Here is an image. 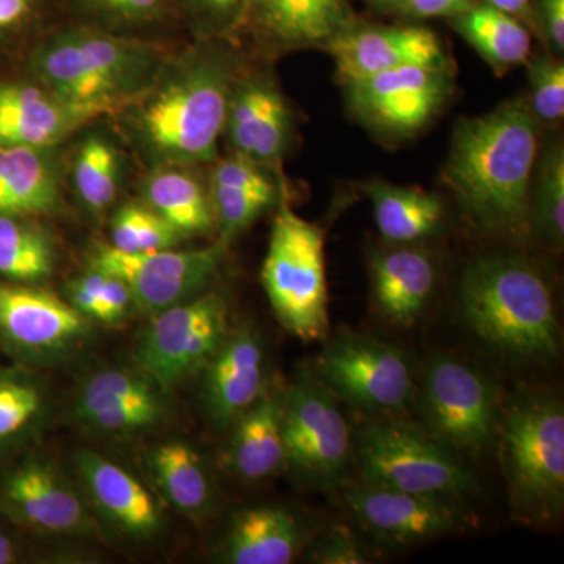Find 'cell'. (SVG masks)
Listing matches in <instances>:
<instances>
[{"instance_id": "obj_18", "label": "cell", "mask_w": 564, "mask_h": 564, "mask_svg": "<svg viewBox=\"0 0 564 564\" xmlns=\"http://www.w3.org/2000/svg\"><path fill=\"white\" fill-rule=\"evenodd\" d=\"M99 117L101 110L65 101L39 82H0V147L50 151Z\"/></svg>"}, {"instance_id": "obj_14", "label": "cell", "mask_w": 564, "mask_h": 564, "mask_svg": "<svg viewBox=\"0 0 564 564\" xmlns=\"http://www.w3.org/2000/svg\"><path fill=\"white\" fill-rule=\"evenodd\" d=\"M364 529L391 545H413L455 532L463 522L455 499L362 484L345 492Z\"/></svg>"}, {"instance_id": "obj_1", "label": "cell", "mask_w": 564, "mask_h": 564, "mask_svg": "<svg viewBox=\"0 0 564 564\" xmlns=\"http://www.w3.org/2000/svg\"><path fill=\"white\" fill-rule=\"evenodd\" d=\"M536 155L533 111L524 99H511L456 124L444 182L480 228L522 234L529 226Z\"/></svg>"}, {"instance_id": "obj_21", "label": "cell", "mask_w": 564, "mask_h": 564, "mask_svg": "<svg viewBox=\"0 0 564 564\" xmlns=\"http://www.w3.org/2000/svg\"><path fill=\"white\" fill-rule=\"evenodd\" d=\"M154 384L150 377L118 369L104 370L82 389L77 415L99 432L133 433L150 429L161 422L165 413L159 393L162 389H155Z\"/></svg>"}, {"instance_id": "obj_36", "label": "cell", "mask_w": 564, "mask_h": 564, "mask_svg": "<svg viewBox=\"0 0 564 564\" xmlns=\"http://www.w3.org/2000/svg\"><path fill=\"white\" fill-rule=\"evenodd\" d=\"M536 220L545 239L562 245L564 239V152L555 143L544 152L538 173Z\"/></svg>"}, {"instance_id": "obj_35", "label": "cell", "mask_w": 564, "mask_h": 564, "mask_svg": "<svg viewBox=\"0 0 564 564\" xmlns=\"http://www.w3.org/2000/svg\"><path fill=\"white\" fill-rule=\"evenodd\" d=\"M111 247L122 252L172 250L185 237L147 203H128L115 214Z\"/></svg>"}, {"instance_id": "obj_13", "label": "cell", "mask_w": 564, "mask_h": 564, "mask_svg": "<svg viewBox=\"0 0 564 564\" xmlns=\"http://www.w3.org/2000/svg\"><path fill=\"white\" fill-rule=\"evenodd\" d=\"M352 109L370 124L393 133L423 128L451 93L447 68L404 66L348 82Z\"/></svg>"}, {"instance_id": "obj_31", "label": "cell", "mask_w": 564, "mask_h": 564, "mask_svg": "<svg viewBox=\"0 0 564 564\" xmlns=\"http://www.w3.org/2000/svg\"><path fill=\"white\" fill-rule=\"evenodd\" d=\"M150 467L155 485L174 508L187 514L207 510L212 499L209 475L191 445L180 441L162 444L151 452Z\"/></svg>"}, {"instance_id": "obj_20", "label": "cell", "mask_w": 564, "mask_h": 564, "mask_svg": "<svg viewBox=\"0 0 564 564\" xmlns=\"http://www.w3.org/2000/svg\"><path fill=\"white\" fill-rule=\"evenodd\" d=\"M355 24L348 0H247L239 31L278 47L325 44Z\"/></svg>"}, {"instance_id": "obj_23", "label": "cell", "mask_w": 564, "mask_h": 564, "mask_svg": "<svg viewBox=\"0 0 564 564\" xmlns=\"http://www.w3.org/2000/svg\"><path fill=\"white\" fill-rule=\"evenodd\" d=\"M76 462L93 502L118 529L139 538L161 530L154 497L131 473L95 452H80Z\"/></svg>"}, {"instance_id": "obj_34", "label": "cell", "mask_w": 564, "mask_h": 564, "mask_svg": "<svg viewBox=\"0 0 564 564\" xmlns=\"http://www.w3.org/2000/svg\"><path fill=\"white\" fill-rule=\"evenodd\" d=\"M73 181L88 209H109L120 191L121 162L117 148L101 135L87 137L74 155Z\"/></svg>"}, {"instance_id": "obj_46", "label": "cell", "mask_w": 564, "mask_h": 564, "mask_svg": "<svg viewBox=\"0 0 564 564\" xmlns=\"http://www.w3.org/2000/svg\"><path fill=\"white\" fill-rule=\"evenodd\" d=\"M533 18L556 52L564 50V0H536Z\"/></svg>"}, {"instance_id": "obj_45", "label": "cell", "mask_w": 564, "mask_h": 564, "mask_svg": "<svg viewBox=\"0 0 564 564\" xmlns=\"http://www.w3.org/2000/svg\"><path fill=\"white\" fill-rule=\"evenodd\" d=\"M475 0H410L399 14L408 20L421 21L433 18H451L470 9Z\"/></svg>"}, {"instance_id": "obj_22", "label": "cell", "mask_w": 564, "mask_h": 564, "mask_svg": "<svg viewBox=\"0 0 564 564\" xmlns=\"http://www.w3.org/2000/svg\"><path fill=\"white\" fill-rule=\"evenodd\" d=\"M225 131L236 154L259 165L278 161L291 132L288 104L270 82L254 79L237 85L229 99Z\"/></svg>"}, {"instance_id": "obj_9", "label": "cell", "mask_w": 564, "mask_h": 564, "mask_svg": "<svg viewBox=\"0 0 564 564\" xmlns=\"http://www.w3.org/2000/svg\"><path fill=\"white\" fill-rule=\"evenodd\" d=\"M315 377L344 402L367 413H399L414 392L413 370L399 348L340 333L323 348Z\"/></svg>"}, {"instance_id": "obj_8", "label": "cell", "mask_w": 564, "mask_h": 564, "mask_svg": "<svg viewBox=\"0 0 564 564\" xmlns=\"http://www.w3.org/2000/svg\"><path fill=\"white\" fill-rule=\"evenodd\" d=\"M228 336V306L204 293L159 311L140 334L135 358L163 392L198 372Z\"/></svg>"}, {"instance_id": "obj_32", "label": "cell", "mask_w": 564, "mask_h": 564, "mask_svg": "<svg viewBox=\"0 0 564 564\" xmlns=\"http://www.w3.org/2000/svg\"><path fill=\"white\" fill-rule=\"evenodd\" d=\"M51 237L28 217L0 215V276L17 284L47 280L54 272Z\"/></svg>"}, {"instance_id": "obj_43", "label": "cell", "mask_w": 564, "mask_h": 564, "mask_svg": "<svg viewBox=\"0 0 564 564\" xmlns=\"http://www.w3.org/2000/svg\"><path fill=\"white\" fill-rule=\"evenodd\" d=\"M76 280L107 307L113 323L120 322L128 313L132 296L128 285L120 278L90 269V272L82 274Z\"/></svg>"}, {"instance_id": "obj_40", "label": "cell", "mask_w": 564, "mask_h": 564, "mask_svg": "<svg viewBox=\"0 0 564 564\" xmlns=\"http://www.w3.org/2000/svg\"><path fill=\"white\" fill-rule=\"evenodd\" d=\"M532 107L543 121L562 120L564 115V66L551 57H540L530 63Z\"/></svg>"}, {"instance_id": "obj_2", "label": "cell", "mask_w": 564, "mask_h": 564, "mask_svg": "<svg viewBox=\"0 0 564 564\" xmlns=\"http://www.w3.org/2000/svg\"><path fill=\"white\" fill-rule=\"evenodd\" d=\"M232 88L231 66L210 47L166 63L151 87L126 107L133 141L158 166L212 161Z\"/></svg>"}, {"instance_id": "obj_15", "label": "cell", "mask_w": 564, "mask_h": 564, "mask_svg": "<svg viewBox=\"0 0 564 564\" xmlns=\"http://www.w3.org/2000/svg\"><path fill=\"white\" fill-rule=\"evenodd\" d=\"M88 318L70 303L40 289L0 282V339L28 358H51L79 345Z\"/></svg>"}, {"instance_id": "obj_28", "label": "cell", "mask_w": 564, "mask_h": 564, "mask_svg": "<svg viewBox=\"0 0 564 564\" xmlns=\"http://www.w3.org/2000/svg\"><path fill=\"white\" fill-rule=\"evenodd\" d=\"M143 196L144 203L184 237L214 229L210 195L185 166H158L144 181Z\"/></svg>"}, {"instance_id": "obj_47", "label": "cell", "mask_w": 564, "mask_h": 564, "mask_svg": "<svg viewBox=\"0 0 564 564\" xmlns=\"http://www.w3.org/2000/svg\"><path fill=\"white\" fill-rule=\"evenodd\" d=\"M485 3L518 18V20H530L532 14V0H485Z\"/></svg>"}, {"instance_id": "obj_26", "label": "cell", "mask_w": 564, "mask_h": 564, "mask_svg": "<svg viewBox=\"0 0 564 564\" xmlns=\"http://www.w3.org/2000/svg\"><path fill=\"white\" fill-rule=\"evenodd\" d=\"M282 404L284 395L267 389L261 399L234 423L236 429L228 459L234 473L243 480H263L284 466Z\"/></svg>"}, {"instance_id": "obj_10", "label": "cell", "mask_w": 564, "mask_h": 564, "mask_svg": "<svg viewBox=\"0 0 564 564\" xmlns=\"http://www.w3.org/2000/svg\"><path fill=\"white\" fill-rule=\"evenodd\" d=\"M282 437L285 464L317 486L336 484L350 462V429L334 393L304 373L284 395Z\"/></svg>"}, {"instance_id": "obj_41", "label": "cell", "mask_w": 564, "mask_h": 564, "mask_svg": "<svg viewBox=\"0 0 564 564\" xmlns=\"http://www.w3.org/2000/svg\"><path fill=\"white\" fill-rule=\"evenodd\" d=\"M55 0H0V46L39 31Z\"/></svg>"}, {"instance_id": "obj_37", "label": "cell", "mask_w": 564, "mask_h": 564, "mask_svg": "<svg viewBox=\"0 0 564 564\" xmlns=\"http://www.w3.org/2000/svg\"><path fill=\"white\" fill-rule=\"evenodd\" d=\"M44 393L35 381L18 375L0 377V444L24 433L39 419Z\"/></svg>"}, {"instance_id": "obj_30", "label": "cell", "mask_w": 564, "mask_h": 564, "mask_svg": "<svg viewBox=\"0 0 564 564\" xmlns=\"http://www.w3.org/2000/svg\"><path fill=\"white\" fill-rule=\"evenodd\" d=\"M451 24L497 68H510L530 57L532 39L525 25L488 3H474L470 9L451 18Z\"/></svg>"}, {"instance_id": "obj_38", "label": "cell", "mask_w": 564, "mask_h": 564, "mask_svg": "<svg viewBox=\"0 0 564 564\" xmlns=\"http://www.w3.org/2000/svg\"><path fill=\"white\" fill-rule=\"evenodd\" d=\"M276 193L245 191V188L210 187L215 223L221 229V243H228L236 234L247 229L267 207Z\"/></svg>"}, {"instance_id": "obj_44", "label": "cell", "mask_w": 564, "mask_h": 564, "mask_svg": "<svg viewBox=\"0 0 564 564\" xmlns=\"http://www.w3.org/2000/svg\"><path fill=\"white\" fill-rule=\"evenodd\" d=\"M313 558L321 564H362L369 563L358 540L348 530L336 529L322 538L315 545Z\"/></svg>"}, {"instance_id": "obj_11", "label": "cell", "mask_w": 564, "mask_h": 564, "mask_svg": "<svg viewBox=\"0 0 564 564\" xmlns=\"http://www.w3.org/2000/svg\"><path fill=\"white\" fill-rule=\"evenodd\" d=\"M225 243L199 250L122 252L99 245L91 254V269L120 278L131 292L132 303L147 313L187 302L204 291L217 274Z\"/></svg>"}, {"instance_id": "obj_39", "label": "cell", "mask_w": 564, "mask_h": 564, "mask_svg": "<svg viewBox=\"0 0 564 564\" xmlns=\"http://www.w3.org/2000/svg\"><path fill=\"white\" fill-rule=\"evenodd\" d=\"M247 0H176L177 17L199 40L239 31Z\"/></svg>"}, {"instance_id": "obj_12", "label": "cell", "mask_w": 564, "mask_h": 564, "mask_svg": "<svg viewBox=\"0 0 564 564\" xmlns=\"http://www.w3.org/2000/svg\"><path fill=\"white\" fill-rule=\"evenodd\" d=\"M422 410L440 443L477 451L491 441L496 426V393L491 383L462 361L440 356L426 367Z\"/></svg>"}, {"instance_id": "obj_19", "label": "cell", "mask_w": 564, "mask_h": 564, "mask_svg": "<svg viewBox=\"0 0 564 564\" xmlns=\"http://www.w3.org/2000/svg\"><path fill=\"white\" fill-rule=\"evenodd\" d=\"M204 367V403L218 426L234 425L267 391L263 344L250 326L228 334Z\"/></svg>"}, {"instance_id": "obj_7", "label": "cell", "mask_w": 564, "mask_h": 564, "mask_svg": "<svg viewBox=\"0 0 564 564\" xmlns=\"http://www.w3.org/2000/svg\"><path fill=\"white\" fill-rule=\"evenodd\" d=\"M364 484L456 499L477 480L436 437L393 422L364 426L356 444Z\"/></svg>"}, {"instance_id": "obj_49", "label": "cell", "mask_w": 564, "mask_h": 564, "mask_svg": "<svg viewBox=\"0 0 564 564\" xmlns=\"http://www.w3.org/2000/svg\"><path fill=\"white\" fill-rule=\"evenodd\" d=\"M17 560V552H14V544L11 543L10 538L0 533V564H10Z\"/></svg>"}, {"instance_id": "obj_42", "label": "cell", "mask_w": 564, "mask_h": 564, "mask_svg": "<svg viewBox=\"0 0 564 564\" xmlns=\"http://www.w3.org/2000/svg\"><path fill=\"white\" fill-rule=\"evenodd\" d=\"M215 187L245 188V191L276 193L272 180L262 172L259 163L240 154L223 159L212 172Z\"/></svg>"}, {"instance_id": "obj_4", "label": "cell", "mask_w": 564, "mask_h": 564, "mask_svg": "<svg viewBox=\"0 0 564 564\" xmlns=\"http://www.w3.org/2000/svg\"><path fill=\"white\" fill-rule=\"evenodd\" d=\"M462 310L474 333L519 358H552L558 351V318L543 274L521 258L488 256L463 274Z\"/></svg>"}, {"instance_id": "obj_24", "label": "cell", "mask_w": 564, "mask_h": 564, "mask_svg": "<svg viewBox=\"0 0 564 564\" xmlns=\"http://www.w3.org/2000/svg\"><path fill=\"white\" fill-rule=\"evenodd\" d=\"M372 281L381 313L397 325L408 326L425 310L436 284V269L425 251L395 248L375 256Z\"/></svg>"}, {"instance_id": "obj_5", "label": "cell", "mask_w": 564, "mask_h": 564, "mask_svg": "<svg viewBox=\"0 0 564 564\" xmlns=\"http://www.w3.org/2000/svg\"><path fill=\"white\" fill-rule=\"evenodd\" d=\"M323 247L318 226L281 207L263 261L262 284L278 321L304 343L323 339L328 332Z\"/></svg>"}, {"instance_id": "obj_48", "label": "cell", "mask_w": 564, "mask_h": 564, "mask_svg": "<svg viewBox=\"0 0 564 564\" xmlns=\"http://www.w3.org/2000/svg\"><path fill=\"white\" fill-rule=\"evenodd\" d=\"M372 9L386 13H399L410 0H366Z\"/></svg>"}, {"instance_id": "obj_25", "label": "cell", "mask_w": 564, "mask_h": 564, "mask_svg": "<svg viewBox=\"0 0 564 564\" xmlns=\"http://www.w3.org/2000/svg\"><path fill=\"white\" fill-rule=\"evenodd\" d=\"M299 519L276 507L245 510L226 536L223 558L232 564H288L302 547Z\"/></svg>"}, {"instance_id": "obj_33", "label": "cell", "mask_w": 564, "mask_h": 564, "mask_svg": "<svg viewBox=\"0 0 564 564\" xmlns=\"http://www.w3.org/2000/svg\"><path fill=\"white\" fill-rule=\"evenodd\" d=\"M73 20L137 35L180 21L176 0H55Z\"/></svg>"}, {"instance_id": "obj_17", "label": "cell", "mask_w": 564, "mask_h": 564, "mask_svg": "<svg viewBox=\"0 0 564 564\" xmlns=\"http://www.w3.org/2000/svg\"><path fill=\"white\" fill-rule=\"evenodd\" d=\"M326 47L345 84L404 66L447 68L436 33L421 25L356 28L352 24Z\"/></svg>"}, {"instance_id": "obj_29", "label": "cell", "mask_w": 564, "mask_h": 564, "mask_svg": "<svg viewBox=\"0 0 564 564\" xmlns=\"http://www.w3.org/2000/svg\"><path fill=\"white\" fill-rule=\"evenodd\" d=\"M378 231L389 242L410 243L432 236L444 217L443 202L417 188L372 184L367 188Z\"/></svg>"}, {"instance_id": "obj_27", "label": "cell", "mask_w": 564, "mask_h": 564, "mask_svg": "<svg viewBox=\"0 0 564 564\" xmlns=\"http://www.w3.org/2000/svg\"><path fill=\"white\" fill-rule=\"evenodd\" d=\"M46 152L0 147V215L29 218L57 209L61 187Z\"/></svg>"}, {"instance_id": "obj_3", "label": "cell", "mask_w": 564, "mask_h": 564, "mask_svg": "<svg viewBox=\"0 0 564 564\" xmlns=\"http://www.w3.org/2000/svg\"><path fill=\"white\" fill-rule=\"evenodd\" d=\"M31 51L33 80L104 115L135 101L169 63L159 44L77 20L44 32Z\"/></svg>"}, {"instance_id": "obj_6", "label": "cell", "mask_w": 564, "mask_h": 564, "mask_svg": "<svg viewBox=\"0 0 564 564\" xmlns=\"http://www.w3.org/2000/svg\"><path fill=\"white\" fill-rule=\"evenodd\" d=\"M500 433L514 507L529 518H554L564 500L562 404L547 399L516 403L505 415Z\"/></svg>"}, {"instance_id": "obj_16", "label": "cell", "mask_w": 564, "mask_h": 564, "mask_svg": "<svg viewBox=\"0 0 564 564\" xmlns=\"http://www.w3.org/2000/svg\"><path fill=\"white\" fill-rule=\"evenodd\" d=\"M0 511L46 534H93L96 524L79 494L50 463L28 459L0 478Z\"/></svg>"}]
</instances>
